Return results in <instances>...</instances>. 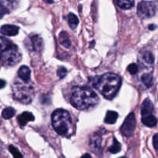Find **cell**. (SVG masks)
<instances>
[{
    "instance_id": "484cf974",
    "label": "cell",
    "mask_w": 158,
    "mask_h": 158,
    "mask_svg": "<svg viewBox=\"0 0 158 158\" xmlns=\"http://www.w3.org/2000/svg\"><path fill=\"white\" fill-rule=\"evenodd\" d=\"M127 70L130 73L132 74V75H134V74H136L138 72V66L135 63H132V64L128 66Z\"/></svg>"
},
{
    "instance_id": "4fadbf2b",
    "label": "cell",
    "mask_w": 158,
    "mask_h": 158,
    "mask_svg": "<svg viewBox=\"0 0 158 158\" xmlns=\"http://www.w3.org/2000/svg\"><path fill=\"white\" fill-rule=\"evenodd\" d=\"M154 106L153 105L152 102L149 99H146L143 101V104L141 106V114L142 116L148 115V114H152L154 111Z\"/></svg>"
},
{
    "instance_id": "4316f807",
    "label": "cell",
    "mask_w": 158,
    "mask_h": 158,
    "mask_svg": "<svg viewBox=\"0 0 158 158\" xmlns=\"http://www.w3.org/2000/svg\"><path fill=\"white\" fill-rule=\"evenodd\" d=\"M66 73H67V69L65 67H61L57 70V75L60 78L63 79L66 77Z\"/></svg>"
},
{
    "instance_id": "277c9868",
    "label": "cell",
    "mask_w": 158,
    "mask_h": 158,
    "mask_svg": "<svg viewBox=\"0 0 158 158\" xmlns=\"http://www.w3.org/2000/svg\"><path fill=\"white\" fill-rule=\"evenodd\" d=\"M12 91L14 98L25 104L31 103L34 97V89L28 82H16L12 86Z\"/></svg>"
},
{
    "instance_id": "7c38bea8",
    "label": "cell",
    "mask_w": 158,
    "mask_h": 158,
    "mask_svg": "<svg viewBox=\"0 0 158 158\" xmlns=\"http://www.w3.org/2000/svg\"><path fill=\"white\" fill-rule=\"evenodd\" d=\"M18 76L23 81L29 82L31 76L30 69L26 66H21L18 71Z\"/></svg>"
},
{
    "instance_id": "30bf717a",
    "label": "cell",
    "mask_w": 158,
    "mask_h": 158,
    "mask_svg": "<svg viewBox=\"0 0 158 158\" xmlns=\"http://www.w3.org/2000/svg\"><path fill=\"white\" fill-rule=\"evenodd\" d=\"M19 28L14 25H4L0 29L1 34L9 36H14L19 33Z\"/></svg>"
},
{
    "instance_id": "7a4b0ae2",
    "label": "cell",
    "mask_w": 158,
    "mask_h": 158,
    "mask_svg": "<svg viewBox=\"0 0 158 158\" xmlns=\"http://www.w3.org/2000/svg\"><path fill=\"white\" fill-rule=\"evenodd\" d=\"M73 106L80 110H86L95 107L99 103V97L94 90L86 86H76L71 96Z\"/></svg>"
},
{
    "instance_id": "603a6c76",
    "label": "cell",
    "mask_w": 158,
    "mask_h": 158,
    "mask_svg": "<svg viewBox=\"0 0 158 158\" xmlns=\"http://www.w3.org/2000/svg\"><path fill=\"white\" fill-rule=\"evenodd\" d=\"M142 60H143V62H145L148 64H153L154 62V57L153 56V54L151 53V52H148V51H146V52H143L141 55Z\"/></svg>"
},
{
    "instance_id": "ac0fdd59",
    "label": "cell",
    "mask_w": 158,
    "mask_h": 158,
    "mask_svg": "<svg viewBox=\"0 0 158 158\" xmlns=\"http://www.w3.org/2000/svg\"><path fill=\"white\" fill-rule=\"evenodd\" d=\"M118 6L123 9H130L134 6V0H117Z\"/></svg>"
},
{
    "instance_id": "5bb4252c",
    "label": "cell",
    "mask_w": 158,
    "mask_h": 158,
    "mask_svg": "<svg viewBox=\"0 0 158 158\" xmlns=\"http://www.w3.org/2000/svg\"><path fill=\"white\" fill-rule=\"evenodd\" d=\"M142 123L145 125V126L148 127H154L157 125V120L154 116L152 114H148V115L143 116L142 117Z\"/></svg>"
},
{
    "instance_id": "52a82bcc",
    "label": "cell",
    "mask_w": 158,
    "mask_h": 158,
    "mask_svg": "<svg viewBox=\"0 0 158 158\" xmlns=\"http://www.w3.org/2000/svg\"><path fill=\"white\" fill-rule=\"evenodd\" d=\"M136 127V117L134 113H131L127 117L121 127L120 131L125 137H131L134 133Z\"/></svg>"
},
{
    "instance_id": "5b68a950",
    "label": "cell",
    "mask_w": 158,
    "mask_h": 158,
    "mask_svg": "<svg viewBox=\"0 0 158 158\" xmlns=\"http://www.w3.org/2000/svg\"><path fill=\"white\" fill-rule=\"evenodd\" d=\"M0 60L3 65L8 66H13L18 64L22 60V54L15 45H12L7 49L1 52Z\"/></svg>"
},
{
    "instance_id": "8992f818",
    "label": "cell",
    "mask_w": 158,
    "mask_h": 158,
    "mask_svg": "<svg viewBox=\"0 0 158 158\" xmlns=\"http://www.w3.org/2000/svg\"><path fill=\"white\" fill-rule=\"evenodd\" d=\"M157 8V1H142L137 6V14L142 19L151 18L156 14Z\"/></svg>"
},
{
    "instance_id": "4dcf8cb0",
    "label": "cell",
    "mask_w": 158,
    "mask_h": 158,
    "mask_svg": "<svg viewBox=\"0 0 158 158\" xmlns=\"http://www.w3.org/2000/svg\"><path fill=\"white\" fill-rule=\"evenodd\" d=\"M156 26H154V25H151V26H149V29H151V30H153V29H154V28H155Z\"/></svg>"
},
{
    "instance_id": "1f68e13d",
    "label": "cell",
    "mask_w": 158,
    "mask_h": 158,
    "mask_svg": "<svg viewBox=\"0 0 158 158\" xmlns=\"http://www.w3.org/2000/svg\"><path fill=\"white\" fill-rule=\"evenodd\" d=\"M45 2H46L47 3H52L53 2V0H44Z\"/></svg>"
},
{
    "instance_id": "d4e9b609",
    "label": "cell",
    "mask_w": 158,
    "mask_h": 158,
    "mask_svg": "<svg viewBox=\"0 0 158 158\" xmlns=\"http://www.w3.org/2000/svg\"><path fill=\"white\" fill-rule=\"evenodd\" d=\"M9 150L14 157H15V158L23 157V155L20 154V152L18 151V149H17V148H15V147L12 146V145H10V146L9 147Z\"/></svg>"
},
{
    "instance_id": "cb8c5ba5",
    "label": "cell",
    "mask_w": 158,
    "mask_h": 158,
    "mask_svg": "<svg viewBox=\"0 0 158 158\" xmlns=\"http://www.w3.org/2000/svg\"><path fill=\"white\" fill-rule=\"evenodd\" d=\"M121 151V145L116 139H114V143L109 148V151L112 154H117Z\"/></svg>"
},
{
    "instance_id": "2e32d148",
    "label": "cell",
    "mask_w": 158,
    "mask_h": 158,
    "mask_svg": "<svg viewBox=\"0 0 158 158\" xmlns=\"http://www.w3.org/2000/svg\"><path fill=\"white\" fill-rule=\"evenodd\" d=\"M19 0H0V4L9 9V11L15 9L18 6Z\"/></svg>"
},
{
    "instance_id": "ba28073f",
    "label": "cell",
    "mask_w": 158,
    "mask_h": 158,
    "mask_svg": "<svg viewBox=\"0 0 158 158\" xmlns=\"http://www.w3.org/2000/svg\"><path fill=\"white\" fill-rule=\"evenodd\" d=\"M26 47L29 51L40 52L43 47V39L38 35H29L24 42Z\"/></svg>"
},
{
    "instance_id": "44dd1931",
    "label": "cell",
    "mask_w": 158,
    "mask_h": 158,
    "mask_svg": "<svg viewBox=\"0 0 158 158\" xmlns=\"http://www.w3.org/2000/svg\"><path fill=\"white\" fill-rule=\"evenodd\" d=\"M67 20L69 26H70L72 29H75L77 26V25L79 24L78 18H77V15H74L73 13H69V15H67Z\"/></svg>"
},
{
    "instance_id": "f546056e",
    "label": "cell",
    "mask_w": 158,
    "mask_h": 158,
    "mask_svg": "<svg viewBox=\"0 0 158 158\" xmlns=\"http://www.w3.org/2000/svg\"><path fill=\"white\" fill-rule=\"evenodd\" d=\"M6 83L5 80H0V89H2V88L4 87V86H6Z\"/></svg>"
},
{
    "instance_id": "f1b7e54d",
    "label": "cell",
    "mask_w": 158,
    "mask_h": 158,
    "mask_svg": "<svg viewBox=\"0 0 158 158\" xmlns=\"http://www.w3.org/2000/svg\"><path fill=\"white\" fill-rule=\"evenodd\" d=\"M153 144L154 148L158 151V134H156L153 137Z\"/></svg>"
},
{
    "instance_id": "9a60e30c",
    "label": "cell",
    "mask_w": 158,
    "mask_h": 158,
    "mask_svg": "<svg viewBox=\"0 0 158 158\" xmlns=\"http://www.w3.org/2000/svg\"><path fill=\"white\" fill-rule=\"evenodd\" d=\"M117 118H118V114L115 111L110 110L106 113V117H105V123L107 124H113L117 121Z\"/></svg>"
},
{
    "instance_id": "d6a6232c",
    "label": "cell",
    "mask_w": 158,
    "mask_h": 158,
    "mask_svg": "<svg viewBox=\"0 0 158 158\" xmlns=\"http://www.w3.org/2000/svg\"><path fill=\"white\" fill-rule=\"evenodd\" d=\"M83 157H90V155H89V154H84V155H83Z\"/></svg>"
},
{
    "instance_id": "ffe728a7",
    "label": "cell",
    "mask_w": 158,
    "mask_h": 158,
    "mask_svg": "<svg viewBox=\"0 0 158 158\" xmlns=\"http://www.w3.org/2000/svg\"><path fill=\"white\" fill-rule=\"evenodd\" d=\"M13 43L8 39L5 38V37L0 36V52H3L4 50L7 49L10 46H12Z\"/></svg>"
},
{
    "instance_id": "3957f363",
    "label": "cell",
    "mask_w": 158,
    "mask_h": 158,
    "mask_svg": "<svg viewBox=\"0 0 158 158\" xmlns=\"http://www.w3.org/2000/svg\"><path fill=\"white\" fill-rule=\"evenodd\" d=\"M52 124L60 135L66 136L72 127V120L69 112L64 110H57L52 115Z\"/></svg>"
},
{
    "instance_id": "9c48e42d",
    "label": "cell",
    "mask_w": 158,
    "mask_h": 158,
    "mask_svg": "<svg viewBox=\"0 0 158 158\" xmlns=\"http://www.w3.org/2000/svg\"><path fill=\"white\" fill-rule=\"evenodd\" d=\"M89 148L96 154H99L102 150V138L98 134H94L89 140Z\"/></svg>"
},
{
    "instance_id": "7402d4cb",
    "label": "cell",
    "mask_w": 158,
    "mask_h": 158,
    "mask_svg": "<svg viewBox=\"0 0 158 158\" xmlns=\"http://www.w3.org/2000/svg\"><path fill=\"white\" fill-rule=\"evenodd\" d=\"M15 114V110L12 107H7L5 108L2 112V117L6 120L11 119Z\"/></svg>"
},
{
    "instance_id": "8fae6325",
    "label": "cell",
    "mask_w": 158,
    "mask_h": 158,
    "mask_svg": "<svg viewBox=\"0 0 158 158\" xmlns=\"http://www.w3.org/2000/svg\"><path fill=\"white\" fill-rule=\"evenodd\" d=\"M19 123L21 127H24L27 124L28 122L33 121L35 120V117L32 115V113L29 112H24L20 114L17 118Z\"/></svg>"
},
{
    "instance_id": "6da1fadb",
    "label": "cell",
    "mask_w": 158,
    "mask_h": 158,
    "mask_svg": "<svg viewBox=\"0 0 158 158\" xmlns=\"http://www.w3.org/2000/svg\"><path fill=\"white\" fill-rule=\"evenodd\" d=\"M122 80L119 75L107 73L94 79V86L107 100H111L118 93Z\"/></svg>"
},
{
    "instance_id": "d6986e66",
    "label": "cell",
    "mask_w": 158,
    "mask_h": 158,
    "mask_svg": "<svg viewBox=\"0 0 158 158\" xmlns=\"http://www.w3.org/2000/svg\"><path fill=\"white\" fill-rule=\"evenodd\" d=\"M141 81L146 87H151L153 84V82H154L152 74L148 73H143L141 76Z\"/></svg>"
},
{
    "instance_id": "e0dca14e",
    "label": "cell",
    "mask_w": 158,
    "mask_h": 158,
    "mask_svg": "<svg viewBox=\"0 0 158 158\" xmlns=\"http://www.w3.org/2000/svg\"><path fill=\"white\" fill-rule=\"evenodd\" d=\"M59 40H60V43L62 46H63L66 48H69L71 46L70 40L69 39L68 34L66 32H60V36H59Z\"/></svg>"
},
{
    "instance_id": "83f0119b",
    "label": "cell",
    "mask_w": 158,
    "mask_h": 158,
    "mask_svg": "<svg viewBox=\"0 0 158 158\" xmlns=\"http://www.w3.org/2000/svg\"><path fill=\"white\" fill-rule=\"evenodd\" d=\"M9 12H10V11H9V9H6V8L5 7V6H3L2 4H0V19H1L6 14L9 13Z\"/></svg>"
}]
</instances>
